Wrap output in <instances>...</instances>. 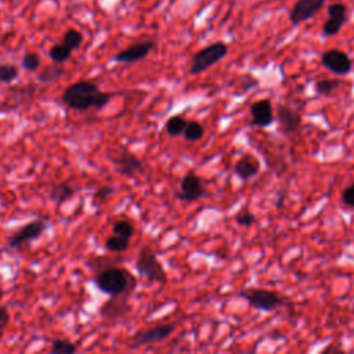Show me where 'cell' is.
I'll list each match as a JSON object with an SVG mask.
<instances>
[{"label": "cell", "mask_w": 354, "mask_h": 354, "mask_svg": "<svg viewBox=\"0 0 354 354\" xmlns=\"http://www.w3.org/2000/svg\"><path fill=\"white\" fill-rule=\"evenodd\" d=\"M113 95V93L102 91L97 83L80 79L66 86L61 95V101L65 106L73 111H100L109 104Z\"/></svg>", "instance_id": "1"}, {"label": "cell", "mask_w": 354, "mask_h": 354, "mask_svg": "<svg viewBox=\"0 0 354 354\" xmlns=\"http://www.w3.org/2000/svg\"><path fill=\"white\" fill-rule=\"evenodd\" d=\"M94 285L100 292L111 297L131 296L137 288V278L123 267H108L94 277Z\"/></svg>", "instance_id": "2"}, {"label": "cell", "mask_w": 354, "mask_h": 354, "mask_svg": "<svg viewBox=\"0 0 354 354\" xmlns=\"http://www.w3.org/2000/svg\"><path fill=\"white\" fill-rule=\"evenodd\" d=\"M238 296L248 301V304L260 311H274L278 307L289 304V299L282 296L275 290L261 289V288H246L238 292Z\"/></svg>", "instance_id": "3"}, {"label": "cell", "mask_w": 354, "mask_h": 354, "mask_svg": "<svg viewBox=\"0 0 354 354\" xmlns=\"http://www.w3.org/2000/svg\"><path fill=\"white\" fill-rule=\"evenodd\" d=\"M136 271L147 282L160 285H165L167 282L166 270L158 260L156 253L149 246H142L140 249L136 260Z\"/></svg>", "instance_id": "4"}, {"label": "cell", "mask_w": 354, "mask_h": 354, "mask_svg": "<svg viewBox=\"0 0 354 354\" xmlns=\"http://www.w3.org/2000/svg\"><path fill=\"white\" fill-rule=\"evenodd\" d=\"M227 54H228V44H225L224 41H216L206 47H202L192 55L191 65H189V75L198 76L206 72L213 65L218 64Z\"/></svg>", "instance_id": "5"}, {"label": "cell", "mask_w": 354, "mask_h": 354, "mask_svg": "<svg viewBox=\"0 0 354 354\" xmlns=\"http://www.w3.org/2000/svg\"><path fill=\"white\" fill-rule=\"evenodd\" d=\"M47 230V224L41 218L32 220L22 227H19L14 234H11L7 239V246L10 249H21L22 246L39 239L44 231Z\"/></svg>", "instance_id": "6"}, {"label": "cell", "mask_w": 354, "mask_h": 354, "mask_svg": "<svg viewBox=\"0 0 354 354\" xmlns=\"http://www.w3.org/2000/svg\"><path fill=\"white\" fill-rule=\"evenodd\" d=\"M174 329H176V324H160L144 330H138L134 333L131 339V346L141 347V346L160 343L167 337H170Z\"/></svg>", "instance_id": "7"}, {"label": "cell", "mask_w": 354, "mask_h": 354, "mask_svg": "<svg viewBox=\"0 0 354 354\" xmlns=\"http://www.w3.org/2000/svg\"><path fill=\"white\" fill-rule=\"evenodd\" d=\"M321 64L325 69L337 76L348 75L353 68V61L348 54L339 48H330L322 53Z\"/></svg>", "instance_id": "8"}, {"label": "cell", "mask_w": 354, "mask_h": 354, "mask_svg": "<svg viewBox=\"0 0 354 354\" xmlns=\"http://www.w3.org/2000/svg\"><path fill=\"white\" fill-rule=\"evenodd\" d=\"M177 198L184 202H195L206 195L202 178L195 171H188L180 181V188L176 192Z\"/></svg>", "instance_id": "9"}, {"label": "cell", "mask_w": 354, "mask_h": 354, "mask_svg": "<svg viewBox=\"0 0 354 354\" xmlns=\"http://www.w3.org/2000/svg\"><path fill=\"white\" fill-rule=\"evenodd\" d=\"M326 4V0H296L289 11V21L293 26L314 18Z\"/></svg>", "instance_id": "10"}, {"label": "cell", "mask_w": 354, "mask_h": 354, "mask_svg": "<svg viewBox=\"0 0 354 354\" xmlns=\"http://www.w3.org/2000/svg\"><path fill=\"white\" fill-rule=\"evenodd\" d=\"M112 162L115 163L118 173L123 177H136L137 174L144 173L142 160L126 148H122V151L112 158Z\"/></svg>", "instance_id": "11"}, {"label": "cell", "mask_w": 354, "mask_h": 354, "mask_svg": "<svg viewBox=\"0 0 354 354\" xmlns=\"http://www.w3.org/2000/svg\"><path fill=\"white\" fill-rule=\"evenodd\" d=\"M155 47H156V44L152 40L133 43L129 47L120 50L118 54H115L113 61L119 62V64H134V62H138V61L147 58Z\"/></svg>", "instance_id": "12"}, {"label": "cell", "mask_w": 354, "mask_h": 354, "mask_svg": "<svg viewBox=\"0 0 354 354\" xmlns=\"http://www.w3.org/2000/svg\"><path fill=\"white\" fill-rule=\"evenodd\" d=\"M129 300H130L129 295H120V296L111 297L100 308L101 318H104L106 321L123 319L130 311Z\"/></svg>", "instance_id": "13"}, {"label": "cell", "mask_w": 354, "mask_h": 354, "mask_svg": "<svg viewBox=\"0 0 354 354\" xmlns=\"http://www.w3.org/2000/svg\"><path fill=\"white\" fill-rule=\"evenodd\" d=\"M275 116L278 120V130L285 137L293 136L301 126L300 113L288 105H278Z\"/></svg>", "instance_id": "14"}, {"label": "cell", "mask_w": 354, "mask_h": 354, "mask_svg": "<svg viewBox=\"0 0 354 354\" xmlns=\"http://www.w3.org/2000/svg\"><path fill=\"white\" fill-rule=\"evenodd\" d=\"M249 111H250V116H252V120H250L252 126L268 127L275 120L272 104L267 98H261V100L252 102Z\"/></svg>", "instance_id": "15"}, {"label": "cell", "mask_w": 354, "mask_h": 354, "mask_svg": "<svg viewBox=\"0 0 354 354\" xmlns=\"http://www.w3.org/2000/svg\"><path fill=\"white\" fill-rule=\"evenodd\" d=\"M260 171V162L252 155H243L234 165L235 176L242 181H249Z\"/></svg>", "instance_id": "16"}, {"label": "cell", "mask_w": 354, "mask_h": 354, "mask_svg": "<svg viewBox=\"0 0 354 354\" xmlns=\"http://www.w3.org/2000/svg\"><path fill=\"white\" fill-rule=\"evenodd\" d=\"M75 192H76V188L69 181H59L51 185L48 191V198L57 206H61L66 201H69L75 195Z\"/></svg>", "instance_id": "17"}, {"label": "cell", "mask_w": 354, "mask_h": 354, "mask_svg": "<svg viewBox=\"0 0 354 354\" xmlns=\"http://www.w3.org/2000/svg\"><path fill=\"white\" fill-rule=\"evenodd\" d=\"M65 75H66V69L62 65L51 64V65H47L41 72H39L37 80L43 84H51L61 80Z\"/></svg>", "instance_id": "18"}, {"label": "cell", "mask_w": 354, "mask_h": 354, "mask_svg": "<svg viewBox=\"0 0 354 354\" xmlns=\"http://www.w3.org/2000/svg\"><path fill=\"white\" fill-rule=\"evenodd\" d=\"M72 53L73 51L68 46H65L64 43H55L50 47L48 57L53 61V64L62 65L72 57Z\"/></svg>", "instance_id": "19"}, {"label": "cell", "mask_w": 354, "mask_h": 354, "mask_svg": "<svg viewBox=\"0 0 354 354\" xmlns=\"http://www.w3.org/2000/svg\"><path fill=\"white\" fill-rule=\"evenodd\" d=\"M185 126H187V119L184 118V115H174L166 120L165 130L171 137H180L183 136Z\"/></svg>", "instance_id": "20"}, {"label": "cell", "mask_w": 354, "mask_h": 354, "mask_svg": "<svg viewBox=\"0 0 354 354\" xmlns=\"http://www.w3.org/2000/svg\"><path fill=\"white\" fill-rule=\"evenodd\" d=\"M76 351H77L76 343L68 339H54L51 340L48 354H76Z\"/></svg>", "instance_id": "21"}, {"label": "cell", "mask_w": 354, "mask_h": 354, "mask_svg": "<svg viewBox=\"0 0 354 354\" xmlns=\"http://www.w3.org/2000/svg\"><path fill=\"white\" fill-rule=\"evenodd\" d=\"M183 136H184V140L191 142L201 141L205 136V127L196 120H187V126L184 129Z\"/></svg>", "instance_id": "22"}, {"label": "cell", "mask_w": 354, "mask_h": 354, "mask_svg": "<svg viewBox=\"0 0 354 354\" xmlns=\"http://www.w3.org/2000/svg\"><path fill=\"white\" fill-rule=\"evenodd\" d=\"M130 239L119 236V235H109L105 239V249L111 253H123L129 249Z\"/></svg>", "instance_id": "23"}, {"label": "cell", "mask_w": 354, "mask_h": 354, "mask_svg": "<svg viewBox=\"0 0 354 354\" xmlns=\"http://www.w3.org/2000/svg\"><path fill=\"white\" fill-rule=\"evenodd\" d=\"M112 234L131 239V236L134 235V225L131 221H129L126 218L116 220L112 225Z\"/></svg>", "instance_id": "24"}, {"label": "cell", "mask_w": 354, "mask_h": 354, "mask_svg": "<svg viewBox=\"0 0 354 354\" xmlns=\"http://www.w3.org/2000/svg\"><path fill=\"white\" fill-rule=\"evenodd\" d=\"M83 40H84L83 35L76 29H68L62 36V43L68 46L72 51L79 50L80 46L83 44Z\"/></svg>", "instance_id": "25"}, {"label": "cell", "mask_w": 354, "mask_h": 354, "mask_svg": "<svg viewBox=\"0 0 354 354\" xmlns=\"http://www.w3.org/2000/svg\"><path fill=\"white\" fill-rule=\"evenodd\" d=\"M19 76V68L14 64H0V82L1 83H12Z\"/></svg>", "instance_id": "26"}, {"label": "cell", "mask_w": 354, "mask_h": 354, "mask_svg": "<svg viewBox=\"0 0 354 354\" xmlns=\"http://www.w3.org/2000/svg\"><path fill=\"white\" fill-rule=\"evenodd\" d=\"M41 65V58L37 53H26L21 59V66L26 72H37Z\"/></svg>", "instance_id": "27"}, {"label": "cell", "mask_w": 354, "mask_h": 354, "mask_svg": "<svg viewBox=\"0 0 354 354\" xmlns=\"http://www.w3.org/2000/svg\"><path fill=\"white\" fill-rule=\"evenodd\" d=\"M339 86L340 82L337 79H321L315 82V91L321 95H330Z\"/></svg>", "instance_id": "28"}, {"label": "cell", "mask_w": 354, "mask_h": 354, "mask_svg": "<svg viewBox=\"0 0 354 354\" xmlns=\"http://www.w3.org/2000/svg\"><path fill=\"white\" fill-rule=\"evenodd\" d=\"M329 18L333 19H339V21H344L347 22V6L344 3H330L326 8Z\"/></svg>", "instance_id": "29"}, {"label": "cell", "mask_w": 354, "mask_h": 354, "mask_svg": "<svg viewBox=\"0 0 354 354\" xmlns=\"http://www.w3.org/2000/svg\"><path fill=\"white\" fill-rule=\"evenodd\" d=\"M346 22L344 21H339V19H333V18H328L324 24H322V35L326 37H332L335 35H337L343 25Z\"/></svg>", "instance_id": "30"}, {"label": "cell", "mask_w": 354, "mask_h": 354, "mask_svg": "<svg viewBox=\"0 0 354 354\" xmlns=\"http://www.w3.org/2000/svg\"><path fill=\"white\" fill-rule=\"evenodd\" d=\"M256 221V214L252 213L250 210H241L239 213L235 214V223L239 227H252Z\"/></svg>", "instance_id": "31"}, {"label": "cell", "mask_w": 354, "mask_h": 354, "mask_svg": "<svg viewBox=\"0 0 354 354\" xmlns=\"http://www.w3.org/2000/svg\"><path fill=\"white\" fill-rule=\"evenodd\" d=\"M115 192V188L111 187V185H101L93 195V203L97 206V205H101L104 203L111 195H113Z\"/></svg>", "instance_id": "32"}, {"label": "cell", "mask_w": 354, "mask_h": 354, "mask_svg": "<svg viewBox=\"0 0 354 354\" xmlns=\"http://www.w3.org/2000/svg\"><path fill=\"white\" fill-rule=\"evenodd\" d=\"M342 202H343V205H346L347 207H353V209H354V184L347 185V187L342 191Z\"/></svg>", "instance_id": "33"}, {"label": "cell", "mask_w": 354, "mask_h": 354, "mask_svg": "<svg viewBox=\"0 0 354 354\" xmlns=\"http://www.w3.org/2000/svg\"><path fill=\"white\" fill-rule=\"evenodd\" d=\"M10 319H11L10 311L7 310L6 306L0 303V330H3L10 324Z\"/></svg>", "instance_id": "34"}, {"label": "cell", "mask_w": 354, "mask_h": 354, "mask_svg": "<svg viewBox=\"0 0 354 354\" xmlns=\"http://www.w3.org/2000/svg\"><path fill=\"white\" fill-rule=\"evenodd\" d=\"M318 354H347L339 344L336 343H329L328 346H325Z\"/></svg>", "instance_id": "35"}, {"label": "cell", "mask_w": 354, "mask_h": 354, "mask_svg": "<svg viewBox=\"0 0 354 354\" xmlns=\"http://www.w3.org/2000/svg\"><path fill=\"white\" fill-rule=\"evenodd\" d=\"M285 199H286V194L285 191H279L277 194V201H275V207L277 209H282L285 206Z\"/></svg>", "instance_id": "36"}, {"label": "cell", "mask_w": 354, "mask_h": 354, "mask_svg": "<svg viewBox=\"0 0 354 354\" xmlns=\"http://www.w3.org/2000/svg\"><path fill=\"white\" fill-rule=\"evenodd\" d=\"M1 337H3V330H0V340H1Z\"/></svg>", "instance_id": "37"}, {"label": "cell", "mask_w": 354, "mask_h": 354, "mask_svg": "<svg viewBox=\"0 0 354 354\" xmlns=\"http://www.w3.org/2000/svg\"><path fill=\"white\" fill-rule=\"evenodd\" d=\"M124 354H131V353H124Z\"/></svg>", "instance_id": "38"}]
</instances>
